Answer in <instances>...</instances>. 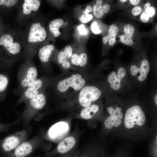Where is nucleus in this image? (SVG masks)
<instances>
[{
    "instance_id": "obj_1",
    "label": "nucleus",
    "mask_w": 157,
    "mask_h": 157,
    "mask_svg": "<svg viewBox=\"0 0 157 157\" xmlns=\"http://www.w3.org/2000/svg\"><path fill=\"white\" fill-rule=\"evenodd\" d=\"M88 76L86 69L70 70L56 77L51 86L56 95L66 99L88 84Z\"/></svg>"
},
{
    "instance_id": "obj_2",
    "label": "nucleus",
    "mask_w": 157,
    "mask_h": 157,
    "mask_svg": "<svg viewBox=\"0 0 157 157\" xmlns=\"http://www.w3.org/2000/svg\"><path fill=\"white\" fill-rule=\"evenodd\" d=\"M8 29L0 35V60L7 66L19 58L22 45L21 35Z\"/></svg>"
},
{
    "instance_id": "obj_3",
    "label": "nucleus",
    "mask_w": 157,
    "mask_h": 157,
    "mask_svg": "<svg viewBox=\"0 0 157 157\" xmlns=\"http://www.w3.org/2000/svg\"><path fill=\"white\" fill-rule=\"evenodd\" d=\"M48 39L47 29L41 23L35 22L30 25L25 38L27 47V60H31Z\"/></svg>"
},
{
    "instance_id": "obj_4",
    "label": "nucleus",
    "mask_w": 157,
    "mask_h": 157,
    "mask_svg": "<svg viewBox=\"0 0 157 157\" xmlns=\"http://www.w3.org/2000/svg\"><path fill=\"white\" fill-rule=\"evenodd\" d=\"M37 68L31 60H26L19 67L17 73L18 85L13 91L20 97L25 91L38 78Z\"/></svg>"
},
{
    "instance_id": "obj_5",
    "label": "nucleus",
    "mask_w": 157,
    "mask_h": 157,
    "mask_svg": "<svg viewBox=\"0 0 157 157\" xmlns=\"http://www.w3.org/2000/svg\"><path fill=\"white\" fill-rule=\"evenodd\" d=\"M101 94V91L97 87L88 84L66 99L68 102L83 108L97 101Z\"/></svg>"
},
{
    "instance_id": "obj_6",
    "label": "nucleus",
    "mask_w": 157,
    "mask_h": 157,
    "mask_svg": "<svg viewBox=\"0 0 157 157\" xmlns=\"http://www.w3.org/2000/svg\"><path fill=\"white\" fill-rule=\"evenodd\" d=\"M55 78L56 77L44 76L38 78L22 94L17 104L26 102L45 92L47 88L53 84Z\"/></svg>"
},
{
    "instance_id": "obj_7",
    "label": "nucleus",
    "mask_w": 157,
    "mask_h": 157,
    "mask_svg": "<svg viewBox=\"0 0 157 157\" xmlns=\"http://www.w3.org/2000/svg\"><path fill=\"white\" fill-rule=\"evenodd\" d=\"M145 121L144 113L140 106H134L126 110L124 120L125 126L126 128L131 129L136 126H142Z\"/></svg>"
},
{
    "instance_id": "obj_8",
    "label": "nucleus",
    "mask_w": 157,
    "mask_h": 157,
    "mask_svg": "<svg viewBox=\"0 0 157 157\" xmlns=\"http://www.w3.org/2000/svg\"><path fill=\"white\" fill-rule=\"evenodd\" d=\"M57 51L54 43H49L48 41L39 49L38 56L44 71L51 72L50 64Z\"/></svg>"
},
{
    "instance_id": "obj_9",
    "label": "nucleus",
    "mask_w": 157,
    "mask_h": 157,
    "mask_svg": "<svg viewBox=\"0 0 157 157\" xmlns=\"http://www.w3.org/2000/svg\"><path fill=\"white\" fill-rule=\"evenodd\" d=\"M73 50L72 46L68 45L62 50H57L53 62L56 63L59 66L63 73L74 70L70 63Z\"/></svg>"
},
{
    "instance_id": "obj_10",
    "label": "nucleus",
    "mask_w": 157,
    "mask_h": 157,
    "mask_svg": "<svg viewBox=\"0 0 157 157\" xmlns=\"http://www.w3.org/2000/svg\"><path fill=\"white\" fill-rule=\"evenodd\" d=\"M47 99L45 92L39 94L27 101L25 112L28 114H33L42 108L44 106Z\"/></svg>"
},
{
    "instance_id": "obj_11",
    "label": "nucleus",
    "mask_w": 157,
    "mask_h": 157,
    "mask_svg": "<svg viewBox=\"0 0 157 157\" xmlns=\"http://www.w3.org/2000/svg\"><path fill=\"white\" fill-rule=\"evenodd\" d=\"M121 110V108L119 107H117L115 109L111 107L108 108L107 111L110 116L105 121L104 124L106 128L109 129L113 127H117L120 125L121 119L123 117Z\"/></svg>"
},
{
    "instance_id": "obj_12",
    "label": "nucleus",
    "mask_w": 157,
    "mask_h": 157,
    "mask_svg": "<svg viewBox=\"0 0 157 157\" xmlns=\"http://www.w3.org/2000/svg\"><path fill=\"white\" fill-rule=\"evenodd\" d=\"M41 1L39 0L22 1L20 8L21 16L27 17L36 13L39 9Z\"/></svg>"
},
{
    "instance_id": "obj_13",
    "label": "nucleus",
    "mask_w": 157,
    "mask_h": 157,
    "mask_svg": "<svg viewBox=\"0 0 157 157\" xmlns=\"http://www.w3.org/2000/svg\"><path fill=\"white\" fill-rule=\"evenodd\" d=\"M135 32L134 27L130 24H127L123 27L119 37L120 42L126 45L131 46L133 45Z\"/></svg>"
},
{
    "instance_id": "obj_14",
    "label": "nucleus",
    "mask_w": 157,
    "mask_h": 157,
    "mask_svg": "<svg viewBox=\"0 0 157 157\" xmlns=\"http://www.w3.org/2000/svg\"><path fill=\"white\" fill-rule=\"evenodd\" d=\"M126 74V70L122 67L119 68L117 74L115 72H112L108 77V81L110 84L111 88L114 90L119 89L121 87V80Z\"/></svg>"
},
{
    "instance_id": "obj_15",
    "label": "nucleus",
    "mask_w": 157,
    "mask_h": 157,
    "mask_svg": "<svg viewBox=\"0 0 157 157\" xmlns=\"http://www.w3.org/2000/svg\"><path fill=\"white\" fill-rule=\"evenodd\" d=\"M69 129V126L67 122L62 121L58 122L49 129V136L52 139L58 138L67 133Z\"/></svg>"
},
{
    "instance_id": "obj_16",
    "label": "nucleus",
    "mask_w": 157,
    "mask_h": 157,
    "mask_svg": "<svg viewBox=\"0 0 157 157\" xmlns=\"http://www.w3.org/2000/svg\"><path fill=\"white\" fill-rule=\"evenodd\" d=\"M64 23L63 20L61 18L54 19L49 22L47 30L48 34V40L50 38H57L61 34L59 29Z\"/></svg>"
},
{
    "instance_id": "obj_17",
    "label": "nucleus",
    "mask_w": 157,
    "mask_h": 157,
    "mask_svg": "<svg viewBox=\"0 0 157 157\" xmlns=\"http://www.w3.org/2000/svg\"><path fill=\"white\" fill-rule=\"evenodd\" d=\"M150 64L148 61L147 59H144L141 62L139 68L135 65H132L130 67V72L131 74L133 76L136 75L138 72L140 75L138 77V80L140 81H144L146 78L147 74L149 71Z\"/></svg>"
},
{
    "instance_id": "obj_18",
    "label": "nucleus",
    "mask_w": 157,
    "mask_h": 157,
    "mask_svg": "<svg viewBox=\"0 0 157 157\" xmlns=\"http://www.w3.org/2000/svg\"><path fill=\"white\" fill-rule=\"evenodd\" d=\"M20 141L16 136H10L5 138L1 144V149L3 153H6L16 148Z\"/></svg>"
},
{
    "instance_id": "obj_19",
    "label": "nucleus",
    "mask_w": 157,
    "mask_h": 157,
    "mask_svg": "<svg viewBox=\"0 0 157 157\" xmlns=\"http://www.w3.org/2000/svg\"><path fill=\"white\" fill-rule=\"evenodd\" d=\"M76 143L75 138L72 136H69L65 138L58 145L57 151L60 154L67 153L75 146Z\"/></svg>"
},
{
    "instance_id": "obj_20",
    "label": "nucleus",
    "mask_w": 157,
    "mask_h": 157,
    "mask_svg": "<svg viewBox=\"0 0 157 157\" xmlns=\"http://www.w3.org/2000/svg\"><path fill=\"white\" fill-rule=\"evenodd\" d=\"M119 32V28L115 24H112L109 27L108 34L104 36L102 38V42L104 44L108 42L111 46H113L116 42V36Z\"/></svg>"
},
{
    "instance_id": "obj_21",
    "label": "nucleus",
    "mask_w": 157,
    "mask_h": 157,
    "mask_svg": "<svg viewBox=\"0 0 157 157\" xmlns=\"http://www.w3.org/2000/svg\"><path fill=\"white\" fill-rule=\"evenodd\" d=\"M100 108L96 104H92L89 106L82 108L79 115L82 118L89 119L92 118L99 111Z\"/></svg>"
},
{
    "instance_id": "obj_22",
    "label": "nucleus",
    "mask_w": 157,
    "mask_h": 157,
    "mask_svg": "<svg viewBox=\"0 0 157 157\" xmlns=\"http://www.w3.org/2000/svg\"><path fill=\"white\" fill-rule=\"evenodd\" d=\"M32 150V145L28 142H25L16 148L14 154L16 157H25L30 154Z\"/></svg>"
},
{
    "instance_id": "obj_23",
    "label": "nucleus",
    "mask_w": 157,
    "mask_h": 157,
    "mask_svg": "<svg viewBox=\"0 0 157 157\" xmlns=\"http://www.w3.org/2000/svg\"><path fill=\"white\" fill-rule=\"evenodd\" d=\"M9 83L8 75L6 73H0V101H1L6 98Z\"/></svg>"
},
{
    "instance_id": "obj_24",
    "label": "nucleus",
    "mask_w": 157,
    "mask_h": 157,
    "mask_svg": "<svg viewBox=\"0 0 157 157\" xmlns=\"http://www.w3.org/2000/svg\"><path fill=\"white\" fill-rule=\"evenodd\" d=\"M75 51L79 62L78 70L86 69L88 57L85 51L83 49H75Z\"/></svg>"
},
{
    "instance_id": "obj_25",
    "label": "nucleus",
    "mask_w": 157,
    "mask_h": 157,
    "mask_svg": "<svg viewBox=\"0 0 157 157\" xmlns=\"http://www.w3.org/2000/svg\"><path fill=\"white\" fill-rule=\"evenodd\" d=\"M103 1L97 0L93 6L92 10L95 17L97 19L102 18L104 15L102 6Z\"/></svg>"
},
{
    "instance_id": "obj_26",
    "label": "nucleus",
    "mask_w": 157,
    "mask_h": 157,
    "mask_svg": "<svg viewBox=\"0 0 157 157\" xmlns=\"http://www.w3.org/2000/svg\"><path fill=\"white\" fill-rule=\"evenodd\" d=\"M18 2L17 0H0V8H10L15 6Z\"/></svg>"
},
{
    "instance_id": "obj_27",
    "label": "nucleus",
    "mask_w": 157,
    "mask_h": 157,
    "mask_svg": "<svg viewBox=\"0 0 157 157\" xmlns=\"http://www.w3.org/2000/svg\"><path fill=\"white\" fill-rule=\"evenodd\" d=\"M81 157H106V155L101 150H91L83 155Z\"/></svg>"
},
{
    "instance_id": "obj_28",
    "label": "nucleus",
    "mask_w": 157,
    "mask_h": 157,
    "mask_svg": "<svg viewBox=\"0 0 157 157\" xmlns=\"http://www.w3.org/2000/svg\"><path fill=\"white\" fill-rule=\"evenodd\" d=\"M93 15L89 13H83L79 18V21L81 23H86L89 22L93 18Z\"/></svg>"
},
{
    "instance_id": "obj_29",
    "label": "nucleus",
    "mask_w": 157,
    "mask_h": 157,
    "mask_svg": "<svg viewBox=\"0 0 157 157\" xmlns=\"http://www.w3.org/2000/svg\"><path fill=\"white\" fill-rule=\"evenodd\" d=\"M144 11L147 14L149 18H151L155 16L156 13V9L154 7L150 6Z\"/></svg>"
},
{
    "instance_id": "obj_30",
    "label": "nucleus",
    "mask_w": 157,
    "mask_h": 157,
    "mask_svg": "<svg viewBox=\"0 0 157 157\" xmlns=\"http://www.w3.org/2000/svg\"><path fill=\"white\" fill-rule=\"evenodd\" d=\"M91 30L92 32L95 34H98L101 32V31L99 28L97 22H93L91 24Z\"/></svg>"
},
{
    "instance_id": "obj_31",
    "label": "nucleus",
    "mask_w": 157,
    "mask_h": 157,
    "mask_svg": "<svg viewBox=\"0 0 157 157\" xmlns=\"http://www.w3.org/2000/svg\"><path fill=\"white\" fill-rule=\"evenodd\" d=\"M142 11V8L139 6H136L133 8L131 10L132 14L134 16H137Z\"/></svg>"
},
{
    "instance_id": "obj_32",
    "label": "nucleus",
    "mask_w": 157,
    "mask_h": 157,
    "mask_svg": "<svg viewBox=\"0 0 157 157\" xmlns=\"http://www.w3.org/2000/svg\"><path fill=\"white\" fill-rule=\"evenodd\" d=\"M80 34L82 35H85L87 34L88 31L85 28L84 25L81 24L79 25L77 28Z\"/></svg>"
},
{
    "instance_id": "obj_33",
    "label": "nucleus",
    "mask_w": 157,
    "mask_h": 157,
    "mask_svg": "<svg viewBox=\"0 0 157 157\" xmlns=\"http://www.w3.org/2000/svg\"><path fill=\"white\" fill-rule=\"evenodd\" d=\"M8 29V26L3 22L1 18L0 17V35Z\"/></svg>"
},
{
    "instance_id": "obj_34",
    "label": "nucleus",
    "mask_w": 157,
    "mask_h": 157,
    "mask_svg": "<svg viewBox=\"0 0 157 157\" xmlns=\"http://www.w3.org/2000/svg\"><path fill=\"white\" fill-rule=\"evenodd\" d=\"M140 20L143 22L147 23L149 20L150 18L144 11L141 13L140 17Z\"/></svg>"
},
{
    "instance_id": "obj_35",
    "label": "nucleus",
    "mask_w": 157,
    "mask_h": 157,
    "mask_svg": "<svg viewBox=\"0 0 157 157\" xmlns=\"http://www.w3.org/2000/svg\"><path fill=\"white\" fill-rule=\"evenodd\" d=\"M102 6L104 15L108 13L110 11V5L108 3H105L102 5Z\"/></svg>"
},
{
    "instance_id": "obj_36",
    "label": "nucleus",
    "mask_w": 157,
    "mask_h": 157,
    "mask_svg": "<svg viewBox=\"0 0 157 157\" xmlns=\"http://www.w3.org/2000/svg\"><path fill=\"white\" fill-rule=\"evenodd\" d=\"M92 7L90 5L87 6L83 11V13H89L92 12Z\"/></svg>"
},
{
    "instance_id": "obj_37",
    "label": "nucleus",
    "mask_w": 157,
    "mask_h": 157,
    "mask_svg": "<svg viewBox=\"0 0 157 157\" xmlns=\"http://www.w3.org/2000/svg\"><path fill=\"white\" fill-rule=\"evenodd\" d=\"M130 3L132 5L135 6L137 5L140 2V0H130Z\"/></svg>"
},
{
    "instance_id": "obj_38",
    "label": "nucleus",
    "mask_w": 157,
    "mask_h": 157,
    "mask_svg": "<svg viewBox=\"0 0 157 157\" xmlns=\"http://www.w3.org/2000/svg\"><path fill=\"white\" fill-rule=\"evenodd\" d=\"M151 6L150 3L149 2L146 3L144 5V10H145L149 8Z\"/></svg>"
},
{
    "instance_id": "obj_39",
    "label": "nucleus",
    "mask_w": 157,
    "mask_h": 157,
    "mask_svg": "<svg viewBox=\"0 0 157 157\" xmlns=\"http://www.w3.org/2000/svg\"><path fill=\"white\" fill-rule=\"evenodd\" d=\"M157 94H156L154 97V101H155V103L156 105H157Z\"/></svg>"
},
{
    "instance_id": "obj_40",
    "label": "nucleus",
    "mask_w": 157,
    "mask_h": 157,
    "mask_svg": "<svg viewBox=\"0 0 157 157\" xmlns=\"http://www.w3.org/2000/svg\"><path fill=\"white\" fill-rule=\"evenodd\" d=\"M119 1L122 3L125 2L127 1V0H120Z\"/></svg>"
},
{
    "instance_id": "obj_41",
    "label": "nucleus",
    "mask_w": 157,
    "mask_h": 157,
    "mask_svg": "<svg viewBox=\"0 0 157 157\" xmlns=\"http://www.w3.org/2000/svg\"><path fill=\"white\" fill-rule=\"evenodd\" d=\"M66 157H76L73 156H67Z\"/></svg>"
},
{
    "instance_id": "obj_42",
    "label": "nucleus",
    "mask_w": 157,
    "mask_h": 157,
    "mask_svg": "<svg viewBox=\"0 0 157 157\" xmlns=\"http://www.w3.org/2000/svg\"><path fill=\"white\" fill-rule=\"evenodd\" d=\"M3 67L1 65V64L0 63V69H1Z\"/></svg>"
},
{
    "instance_id": "obj_43",
    "label": "nucleus",
    "mask_w": 157,
    "mask_h": 157,
    "mask_svg": "<svg viewBox=\"0 0 157 157\" xmlns=\"http://www.w3.org/2000/svg\"><path fill=\"white\" fill-rule=\"evenodd\" d=\"M3 126L2 125H0V130L1 129H2V128H3Z\"/></svg>"
},
{
    "instance_id": "obj_44",
    "label": "nucleus",
    "mask_w": 157,
    "mask_h": 157,
    "mask_svg": "<svg viewBox=\"0 0 157 157\" xmlns=\"http://www.w3.org/2000/svg\"><path fill=\"white\" fill-rule=\"evenodd\" d=\"M116 157H122V156H118Z\"/></svg>"
},
{
    "instance_id": "obj_45",
    "label": "nucleus",
    "mask_w": 157,
    "mask_h": 157,
    "mask_svg": "<svg viewBox=\"0 0 157 157\" xmlns=\"http://www.w3.org/2000/svg\"><path fill=\"white\" fill-rule=\"evenodd\" d=\"M157 26H156V29H157Z\"/></svg>"
}]
</instances>
